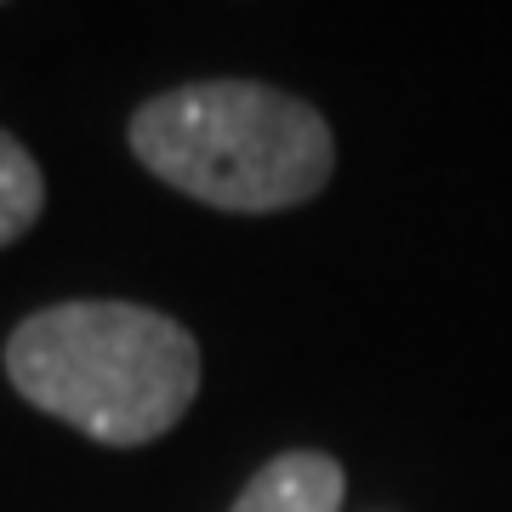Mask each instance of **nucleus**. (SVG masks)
<instances>
[{
  "label": "nucleus",
  "mask_w": 512,
  "mask_h": 512,
  "mask_svg": "<svg viewBox=\"0 0 512 512\" xmlns=\"http://www.w3.org/2000/svg\"><path fill=\"white\" fill-rule=\"evenodd\" d=\"M6 376L46 416L114 450L165 439L200 393V348L137 302H57L6 342Z\"/></svg>",
  "instance_id": "nucleus-1"
},
{
  "label": "nucleus",
  "mask_w": 512,
  "mask_h": 512,
  "mask_svg": "<svg viewBox=\"0 0 512 512\" xmlns=\"http://www.w3.org/2000/svg\"><path fill=\"white\" fill-rule=\"evenodd\" d=\"M131 154L177 194L217 211H291L336 171L325 114L256 80H200L131 114Z\"/></svg>",
  "instance_id": "nucleus-2"
},
{
  "label": "nucleus",
  "mask_w": 512,
  "mask_h": 512,
  "mask_svg": "<svg viewBox=\"0 0 512 512\" xmlns=\"http://www.w3.org/2000/svg\"><path fill=\"white\" fill-rule=\"evenodd\" d=\"M348 473L325 450H285L239 490L234 512H342Z\"/></svg>",
  "instance_id": "nucleus-3"
},
{
  "label": "nucleus",
  "mask_w": 512,
  "mask_h": 512,
  "mask_svg": "<svg viewBox=\"0 0 512 512\" xmlns=\"http://www.w3.org/2000/svg\"><path fill=\"white\" fill-rule=\"evenodd\" d=\"M40 205H46V177H40L35 154L12 131H0V251L35 228Z\"/></svg>",
  "instance_id": "nucleus-4"
}]
</instances>
